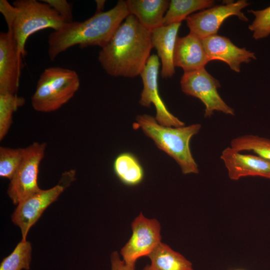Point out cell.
I'll return each instance as SVG.
<instances>
[{"instance_id": "6da1fadb", "label": "cell", "mask_w": 270, "mask_h": 270, "mask_svg": "<svg viewBox=\"0 0 270 270\" xmlns=\"http://www.w3.org/2000/svg\"><path fill=\"white\" fill-rule=\"evenodd\" d=\"M152 48L151 30L130 14L101 48L98 60L108 74L133 78L140 74Z\"/></svg>"}, {"instance_id": "7a4b0ae2", "label": "cell", "mask_w": 270, "mask_h": 270, "mask_svg": "<svg viewBox=\"0 0 270 270\" xmlns=\"http://www.w3.org/2000/svg\"><path fill=\"white\" fill-rule=\"evenodd\" d=\"M129 14L126 1L120 0L112 9L96 12L84 21L66 23L48 36L50 59L54 60L59 54L76 45L81 48L92 46L103 48Z\"/></svg>"}, {"instance_id": "3957f363", "label": "cell", "mask_w": 270, "mask_h": 270, "mask_svg": "<svg viewBox=\"0 0 270 270\" xmlns=\"http://www.w3.org/2000/svg\"><path fill=\"white\" fill-rule=\"evenodd\" d=\"M0 12L8 30L12 32L22 58L26 55L25 46L30 36L47 28L58 30L67 23L53 8L42 1L16 0L10 4L6 0H0Z\"/></svg>"}, {"instance_id": "277c9868", "label": "cell", "mask_w": 270, "mask_h": 270, "mask_svg": "<svg viewBox=\"0 0 270 270\" xmlns=\"http://www.w3.org/2000/svg\"><path fill=\"white\" fill-rule=\"evenodd\" d=\"M133 128H141L158 148L172 158L183 174L199 172L198 166L190 151V142L192 137L200 132L202 128L200 124L177 128L165 126L158 124L153 116L144 114L138 116Z\"/></svg>"}, {"instance_id": "5b68a950", "label": "cell", "mask_w": 270, "mask_h": 270, "mask_svg": "<svg viewBox=\"0 0 270 270\" xmlns=\"http://www.w3.org/2000/svg\"><path fill=\"white\" fill-rule=\"evenodd\" d=\"M80 84L74 70L59 66L46 68L40 74L32 96V107L41 112L56 111L74 96Z\"/></svg>"}, {"instance_id": "8992f818", "label": "cell", "mask_w": 270, "mask_h": 270, "mask_svg": "<svg viewBox=\"0 0 270 270\" xmlns=\"http://www.w3.org/2000/svg\"><path fill=\"white\" fill-rule=\"evenodd\" d=\"M75 174L74 170L64 172L56 185L49 189H40L18 204L12 216V220L14 224L20 228L22 240H26L30 229L47 207L56 200L74 180Z\"/></svg>"}, {"instance_id": "52a82bcc", "label": "cell", "mask_w": 270, "mask_h": 270, "mask_svg": "<svg viewBox=\"0 0 270 270\" xmlns=\"http://www.w3.org/2000/svg\"><path fill=\"white\" fill-rule=\"evenodd\" d=\"M46 148V142H34L24 148L22 161L10 180L7 190L14 204H18L40 190L38 184V178Z\"/></svg>"}, {"instance_id": "ba28073f", "label": "cell", "mask_w": 270, "mask_h": 270, "mask_svg": "<svg viewBox=\"0 0 270 270\" xmlns=\"http://www.w3.org/2000/svg\"><path fill=\"white\" fill-rule=\"evenodd\" d=\"M180 84L183 92L198 98L204 104L205 118L212 116L214 111L234 115V110L225 102L218 92V88L220 86L219 81L204 68L184 72Z\"/></svg>"}, {"instance_id": "9c48e42d", "label": "cell", "mask_w": 270, "mask_h": 270, "mask_svg": "<svg viewBox=\"0 0 270 270\" xmlns=\"http://www.w3.org/2000/svg\"><path fill=\"white\" fill-rule=\"evenodd\" d=\"M131 226L132 235L120 254L126 264L135 267L138 258L148 256L161 242L160 225L156 219L146 218L140 212Z\"/></svg>"}, {"instance_id": "30bf717a", "label": "cell", "mask_w": 270, "mask_h": 270, "mask_svg": "<svg viewBox=\"0 0 270 270\" xmlns=\"http://www.w3.org/2000/svg\"><path fill=\"white\" fill-rule=\"evenodd\" d=\"M249 4L246 0L228 1L224 4L192 14L186 19L190 33L202 40L217 34L222 24L230 16H236L240 20L247 22L248 18L242 10Z\"/></svg>"}, {"instance_id": "8fae6325", "label": "cell", "mask_w": 270, "mask_h": 270, "mask_svg": "<svg viewBox=\"0 0 270 270\" xmlns=\"http://www.w3.org/2000/svg\"><path fill=\"white\" fill-rule=\"evenodd\" d=\"M158 57L152 54L140 74L144 88L139 103L150 107L152 104L156 108V120L160 125L168 127L184 126V123L171 114L162 100L158 92V75L160 62Z\"/></svg>"}, {"instance_id": "7c38bea8", "label": "cell", "mask_w": 270, "mask_h": 270, "mask_svg": "<svg viewBox=\"0 0 270 270\" xmlns=\"http://www.w3.org/2000/svg\"><path fill=\"white\" fill-rule=\"evenodd\" d=\"M22 58L12 32L0 34V94H16Z\"/></svg>"}, {"instance_id": "4fadbf2b", "label": "cell", "mask_w": 270, "mask_h": 270, "mask_svg": "<svg viewBox=\"0 0 270 270\" xmlns=\"http://www.w3.org/2000/svg\"><path fill=\"white\" fill-rule=\"evenodd\" d=\"M220 159L232 180L249 176L270 179V160L260 156L242 154L229 146L222 150Z\"/></svg>"}, {"instance_id": "5bb4252c", "label": "cell", "mask_w": 270, "mask_h": 270, "mask_svg": "<svg viewBox=\"0 0 270 270\" xmlns=\"http://www.w3.org/2000/svg\"><path fill=\"white\" fill-rule=\"evenodd\" d=\"M209 60H220L227 64L230 68L240 72L242 63L256 60L254 53L234 45L227 37L212 35L202 40Z\"/></svg>"}, {"instance_id": "9a60e30c", "label": "cell", "mask_w": 270, "mask_h": 270, "mask_svg": "<svg viewBox=\"0 0 270 270\" xmlns=\"http://www.w3.org/2000/svg\"><path fill=\"white\" fill-rule=\"evenodd\" d=\"M210 62L201 39L191 33L178 37L174 56L175 67L188 72L204 68Z\"/></svg>"}, {"instance_id": "2e32d148", "label": "cell", "mask_w": 270, "mask_h": 270, "mask_svg": "<svg viewBox=\"0 0 270 270\" xmlns=\"http://www.w3.org/2000/svg\"><path fill=\"white\" fill-rule=\"evenodd\" d=\"M180 25L181 23L163 25L151 30L152 44L161 60L163 78H171L175 73L174 56Z\"/></svg>"}, {"instance_id": "e0dca14e", "label": "cell", "mask_w": 270, "mask_h": 270, "mask_svg": "<svg viewBox=\"0 0 270 270\" xmlns=\"http://www.w3.org/2000/svg\"><path fill=\"white\" fill-rule=\"evenodd\" d=\"M130 14L145 28L152 30L164 25L170 2L167 0H126Z\"/></svg>"}, {"instance_id": "ac0fdd59", "label": "cell", "mask_w": 270, "mask_h": 270, "mask_svg": "<svg viewBox=\"0 0 270 270\" xmlns=\"http://www.w3.org/2000/svg\"><path fill=\"white\" fill-rule=\"evenodd\" d=\"M148 256L150 264L143 270H194L191 262L164 243L160 242Z\"/></svg>"}, {"instance_id": "d6986e66", "label": "cell", "mask_w": 270, "mask_h": 270, "mask_svg": "<svg viewBox=\"0 0 270 270\" xmlns=\"http://www.w3.org/2000/svg\"><path fill=\"white\" fill-rule=\"evenodd\" d=\"M112 168L116 176L126 186H136L144 178L143 167L138 158L130 152L118 154L114 160Z\"/></svg>"}, {"instance_id": "ffe728a7", "label": "cell", "mask_w": 270, "mask_h": 270, "mask_svg": "<svg viewBox=\"0 0 270 270\" xmlns=\"http://www.w3.org/2000/svg\"><path fill=\"white\" fill-rule=\"evenodd\" d=\"M212 0H172L164 18V25L181 23L196 11L212 7Z\"/></svg>"}, {"instance_id": "44dd1931", "label": "cell", "mask_w": 270, "mask_h": 270, "mask_svg": "<svg viewBox=\"0 0 270 270\" xmlns=\"http://www.w3.org/2000/svg\"><path fill=\"white\" fill-rule=\"evenodd\" d=\"M240 152L252 151L256 155L270 160V140L257 135L246 134L233 138L230 146Z\"/></svg>"}, {"instance_id": "7402d4cb", "label": "cell", "mask_w": 270, "mask_h": 270, "mask_svg": "<svg viewBox=\"0 0 270 270\" xmlns=\"http://www.w3.org/2000/svg\"><path fill=\"white\" fill-rule=\"evenodd\" d=\"M25 103L16 94H0V140L7 134L12 124L13 113Z\"/></svg>"}, {"instance_id": "603a6c76", "label": "cell", "mask_w": 270, "mask_h": 270, "mask_svg": "<svg viewBox=\"0 0 270 270\" xmlns=\"http://www.w3.org/2000/svg\"><path fill=\"white\" fill-rule=\"evenodd\" d=\"M32 246L26 240H22L12 252L3 259L0 270H28L30 268Z\"/></svg>"}, {"instance_id": "cb8c5ba5", "label": "cell", "mask_w": 270, "mask_h": 270, "mask_svg": "<svg viewBox=\"0 0 270 270\" xmlns=\"http://www.w3.org/2000/svg\"><path fill=\"white\" fill-rule=\"evenodd\" d=\"M24 148L0 147V176L11 180L22 161Z\"/></svg>"}, {"instance_id": "d4e9b609", "label": "cell", "mask_w": 270, "mask_h": 270, "mask_svg": "<svg viewBox=\"0 0 270 270\" xmlns=\"http://www.w3.org/2000/svg\"><path fill=\"white\" fill-rule=\"evenodd\" d=\"M255 18L248 26L255 40L266 38L270 35V6L262 10H248Z\"/></svg>"}, {"instance_id": "484cf974", "label": "cell", "mask_w": 270, "mask_h": 270, "mask_svg": "<svg viewBox=\"0 0 270 270\" xmlns=\"http://www.w3.org/2000/svg\"><path fill=\"white\" fill-rule=\"evenodd\" d=\"M42 2L48 4L53 8L65 20L70 22L72 20V6L66 0H43Z\"/></svg>"}, {"instance_id": "4316f807", "label": "cell", "mask_w": 270, "mask_h": 270, "mask_svg": "<svg viewBox=\"0 0 270 270\" xmlns=\"http://www.w3.org/2000/svg\"><path fill=\"white\" fill-rule=\"evenodd\" d=\"M112 270H135V267L126 264L122 260L117 252H113L110 256Z\"/></svg>"}, {"instance_id": "83f0119b", "label": "cell", "mask_w": 270, "mask_h": 270, "mask_svg": "<svg viewBox=\"0 0 270 270\" xmlns=\"http://www.w3.org/2000/svg\"><path fill=\"white\" fill-rule=\"evenodd\" d=\"M96 4V12H102L104 7L106 0H95Z\"/></svg>"}, {"instance_id": "f1b7e54d", "label": "cell", "mask_w": 270, "mask_h": 270, "mask_svg": "<svg viewBox=\"0 0 270 270\" xmlns=\"http://www.w3.org/2000/svg\"><path fill=\"white\" fill-rule=\"evenodd\" d=\"M244 270L237 269V270Z\"/></svg>"}]
</instances>
